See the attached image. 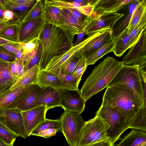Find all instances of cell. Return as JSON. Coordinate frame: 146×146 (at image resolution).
I'll return each instance as SVG.
<instances>
[{"label": "cell", "instance_id": "6da1fadb", "mask_svg": "<svg viewBox=\"0 0 146 146\" xmlns=\"http://www.w3.org/2000/svg\"><path fill=\"white\" fill-rule=\"evenodd\" d=\"M74 36L68 31L48 23L39 37L42 48L39 71L45 69L53 58L70 50L73 46Z\"/></svg>", "mask_w": 146, "mask_h": 146}, {"label": "cell", "instance_id": "7a4b0ae2", "mask_svg": "<svg viewBox=\"0 0 146 146\" xmlns=\"http://www.w3.org/2000/svg\"><path fill=\"white\" fill-rule=\"evenodd\" d=\"M123 65L122 61L108 56L100 62L86 78L80 91L86 101L107 87Z\"/></svg>", "mask_w": 146, "mask_h": 146}, {"label": "cell", "instance_id": "3957f363", "mask_svg": "<svg viewBox=\"0 0 146 146\" xmlns=\"http://www.w3.org/2000/svg\"><path fill=\"white\" fill-rule=\"evenodd\" d=\"M107 88L101 105L110 106L118 110L122 114L126 123L130 124L139 110L146 106L133 92L124 85Z\"/></svg>", "mask_w": 146, "mask_h": 146}, {"label": "cell", "instance_id": "277c9868", "mask_svg": "<svg viewBox=\"0 0 146 146\" xmlns=\"http://www.w3.org/2000/svg\"><path fill=\"white\" fill-rule=\"evenodd\" d=\"M146 83L138 65H123L107 87L124 85L133 92L146 106Z\"/></svg>", "mask_w": 146, "mask_h": 146}, {"label": "cell", "instance_id": "5b68a950", "mask_svg": "<svg viewBox=\"0 0 146 146\" xmlns=\"http://www.w3.org/2000/svg\"><path fill=\"white\" fill-rule=\"evenodd\" d=\"M96 115L106 122L110 127L107 132L108 139L114 145L120 139V136L129 128V124L126 123L122 114L118 110L110 106L101 105Z\"/></svg>", "mask_w": 146, "mask_h": 146}, {"label": "cell", "instance_id": "8992f818", "mask_svg": "<svg viewBox=\"0 0 146 146\" xmlns=\"http://www.w3.org/2000/svg\"><path fill=\"white\" fill-rule=\"evenodd\" d=\"M110 126L98 115L85 121L81 130L77 146H85L108 139L107 132Z\"/></svg>", "mask_w": 146, "mask_h": 146}, {"label": "cell", "instance_id": "52a82bcc", "mask_svg": "<svg viewBox=\"0 0 146 146\" xmlns=\"http://www.w3.org/2000/svg\"><path fill=\"white\" fill-rule=\"evenodd\" d=\"M61 130L70 146H77L80 131L85 123L80 114L64 111L60 118Z\"/></svg>", "mask_w": 146, "mask_h": 146}, {"label": "cell", "instance_id": "ba28073f", "mask_svg": "<svg viewBox=\"0 0 146 146\" xmlns=\"http://www.w3.org/2000/svg\"><path fill=\"white\" fill-rule=\"evenodd\" d=\"M0 120L19 137H28L24 126L21 111L17 108H0Z\"/></svg>", "mask_w": 146, "mask_h": 146}, {"label": "cell", "instance_id": "9c48e42d", "mask_svg": "<svg viewBox=\"0 0 146 146\" xmlns=\"http://www.w3.org/2000/svg\"><path fill=\"white\" fill-rule=\"evenodd\" d=\"M59 95L60 106L64 111L81 114L83 111L86 101L78 90L56 89Z\"/></svg>", "mask_w": 146, "mask_h": 146}, {"label": "cell", "instance_id": "30bf717a", "mask_svg": "<svg viewBox=\"0 0 146 146\" xmlns=\"http://www.w3.org/2000/svg\"><path fill=\"white\" fill-rule=\"evenodd\" d=\"M47 23L44 14L39 18L19 23V42L25 43L38 38Z\"/></svg>", "mask_w": 146, "mask_h": 146}, {"label": "cell", "instance_id": "8fae6325", "mask_svg": "<svg viewBox=\"0 0 146 146\" xmlns=\"http://www.w3.org/2000/svg\"><path fill=\"white\" fill-rule=\"evenodd\" d=\"M121 61L124 65H137L139 68L146 67V29L138 41L129 48Z\"/></svg>", "mask_w": 146, "mask_h": 146}, {"label": "cell", "instance_id": "7c38bea8", "mask_svg": "<svg viewBox=\"0 0 146 146\" xmlns=\"http://www.w3.org/2000/svg\"><path fill=\"white\" fill-rule=\"evenodd\" d=\"M124 15L117 12L98 13L86 27V35L89 36L95 32L105 28L113 29L116 23Z\"/></svg>", "mask_w": 146, "mask_h": 146}, {"label": "cell", "instance_id": "4fadbf2b", "mask_svg": "<svg viewBox=\"0 0 146 146\" xmlns=\"http://www.w3.org/2000/svg\"><path fill=\"white\" fill-rule=\"evenodd\" d=\"M48 110L46 106H40L21 111L24 126L28 137L38 125L46 120V114Z\"/></svg>", "mask_w": 146, "mask_h": 146}, {"label": "cell", "instance_id": "5bb4252c", "mask_svg": "<svg viewBox=\"0 0 146 146\" xmlns=\"http://www.w3.org/2000/svg\"><path fill=\"white\" fill-rule=\"evenodd\" d=\"M113 30L110 28L102 29L82 48V52L85 58L95 52L113 38Z\"/></svg>", "mask_w": 146, "mask_h": 146}, {"label": "cell", "instance_id": "9a60e30c", "mask_svg": "<svg viewBox=\"0 0 146 146\" xmlns=\"http://www.w3.org/2000/svg\"><path fill=\"white\" fill-rule=\"evenodd\" d=\"M101 31H97L89 36L85 38L79 44L73 46L66 53L61 56L53 58L49 63L45 70L52 72L58 75L60 66L70 57L83 48L85 45Z\"/></svg>", "mask_w": 146, "mask_h": 146}, {"label": "cell", "instance_id": "2e32d148", "mask_svg": "<svg viewBox=\"0 0 146 146\" xmlns=\"http://www.w3.org/2000/svg\"><path fill=\"white\" fill-rule=\"evenodd\" d=\"M36 84L41 88L77 90L63 82L57 74L45 69L39 71Z\"/></svg>", "mask_w": 146, "mask_h": 146}, {"label": "cell", "instance_id": "e0dca14e", "mask_svg": "<svg viewBox=\"0 0 146 146\" xmlns=\"http://www.w3.org/2000/svg\"><path fill=\"white\" fill-rule=\"evenodd\" d=\"M35 104L37 106H44L48 110L60 106L58 93L56 89L50 87H42L36 96Z\"/></svg>", "mask_w": 146, "mask_h": 146}, {"label": "cell", "instance_id": "ac0fdd59", "mask_svg": "<svg viewBox=\"0 0 146 146\" xmlns=\"http://www.w3.org/2000/svg\"><path fill=\"white\" fill-rule=\"evenodd\" d=\"M41 89L36 84L28 85L19 101L16 108L24 111L37 107L35 104L36 99Z\"/></svg>", "mask_w": 146, "mask_h": 146}, {"label": "cell", "instance_id": "d6986e66", "mask_svg": "<svg viewBox=\"0 0 146 146\" xmlns=\"http://www.w3.org/2000/svg\"><path fill=\"white\" fill-rule=\"evenodd\" d=\"M62 20L60 28L69 31L73 36L82 32L87 26L66 9H60Z\"/></svg>", "mask_w": 146, "mask_h": 146}, {"label": "cell", "instance_id": "ffe728a7", "mask_svg": "<svg viewBox=\"0 0 146 146\" xmlns=\"http://www.w3.org/2000/svg\"><path fill=\"white\" fill-rule=\"evenodd\" d=\"M27 86L10 89L0 95V108H16L19 101Z\"/></svg>", "mask_w": 146, "mask_h": 146}, {"label": "cell", "instance_id": "44dd1931", "mask_svg": "<svg viewBox=\"0 0 146 146\" xmlns=\"http://www.w3.org/2000/svg\"><path fill=\"white\" fill-rule=\"evenodd\" d=\"M45 2L46 4L59 9H74L88 17L91 16L94 12V8L96 3L93 5L82 6L72 1L45 0Z\"/></svg>", "mask_w": 146, "mask_h": 146}, {"label": "cell", "instance_id": "7402d4cb", "mask_svg": "<svg viewBox=\"0 0 146 146\" xmlns=\"http://www.w3.org/2000/svg\"><path fill=\"white\" fill-rule=\"evenodd\" d=\"M132 0H97L94 10L98 13L117 12Z\"/></svg>", "mask_w": 146, "mask_h": 146}, {"label": "cell", "instance_id": "603a6c76", "mask_svg": "<svg viewBox=\"0 0 146 146\" xmlns=\"http://www.w3.org/2000/svg\"><path fill=\"white\" fill-rule=\"evenodd\" d=\"M116 146H139L146 143V131L132 129Z\"/></svg>", "mask_w": 146, "mask_h": 146}, {"label": "cell", "instance_id": "cb8c5ba5", "mask_svg": "<svg viewBox=\"0 0 146 146\" xmlns=\"http://www.w3.org/2000/svg\"><path fill=\"white\" fill-rule=\"evenodd\" d=\"M127 30L128 28L113 37L114 45L113 52L116 56L121 57L130 48V39Z\"/></svg>", "mask_w": 146, "mask_h": 146}, {"label": "cell", "instance_id": "d4e9b609", "mask_svg": "<svg viewBox=\"0 0 146 146\" xmlns=\"http://www.w3.org/2000/svg\"><path fill=\"white\" fill-rule=\"evenodd\" d=\"M39 71V66L37 65H35L29 70L13 83L10 90H12L21 86L36 84Z\"/></svg>", "mask_w": 146, "mask_h": 146}, {"label": "cell", "instance_id": "484cf974", "mask_svg": "<svg viewBox=\"0 0 146 146\" xmlns=\"http://www.w3.org/2000/svg\"><path fill=\"white\" fill-rule=\"evenodd\" d=\"M37 1V0H32V1L26 4L15 5L11 3L9 0H8L5 9L12 11L19 23L23 21Z\"/></svg>", "mask_w": 146, "mask_h": 146}, {"label": "cell", "instance_id": "4316f807", "mask_svg": "<svg viewBox=\"0 0 146 146\" xmlns=\"http://www.w3.org/2000/svg\"><path fill=\"white\" fill-rule=\"evenodd\" d=\"M42 50V46L40 42L34 51L24 54L23 58L24 73L35 65L39 66Z\"/></svg>", "mask_w": 146, "mask_h": 146}, {"label": "cell", "instance_id": "83f0119b", "mask_svg": "<svg viewBox=\"0 0 146 146\" xmlns=\"http://www.w3.org/2000/svg\"><path fill=\"white\" fill-rule=\"evenodd\" d=\"M141 0H132L127 4L128 10L124 19L120 22L114 31L113 36L114 37L128 28L133 13Z\"/></svg>", "mask_w": 146, "mask_h": 146}, {"label": "cell", "instance_id": "f1b7e54d", "mask_svg": "<svg viewBox=\"0 0 146 146\" xmlns=\"http://www.w3.org/2000/svg\"><path fill=\"white\" fill-rule=\"evenodd\" d=\"M113 38L98 49L95 52L86 59V66L94 64L106 54L113 52L114 47Z\"/></svg>", "mask_w": 146, "mask_h": 146}, {"label": "cell", "instance_id": "f546056e", "mask_svg": "<svg viewBox=\"0 0 146 146\" xmlns=\"http://www.w3.org/2000/svg\"><path fill=\"white\" fill-rule=\"evenodd\" d=\"M12 62L0 59V85L11 86L15 81L11 72Z\"/></svg>", "mask_w": 146, "mask_h": 146}, {"label": "cell", "instance_id": "4dcf8cb0", "mask_svg": "<svg viewBox=\"0 0 146 146\" xmlns=\"http://www.w3.org/2000/svg\"><path fill=\"white\" fill-rule=\"evenodd\" d=\"M44 14L48 23L60 27H61L62 20L59 8L45 4Z\"/></svg>", "mask_w": 146, "mask_h": 146}, {"label": "cell", "instance_id": "1f68e13d", "mask_svg": "<svg viewBox=\"0 0 146 146\" xmlns=\"http://www.w3.org/2000/svg\"><path fill=\"white\" fill-rule=\"evenodd\" d=\"M83 55L82 48L60 66L59 73L63 75H72L80 59Z\"/></svg>", "mask_w": 146, "mask_h": 146}, {"label": "cell", "instance_id": "d6a6232c", "mask_svg": "<svg viewBox=\"0 0 146 146\" xmlns=\"http://www.w3.org/2000/svg\"><path fill=\"white\" fill-rule=\"evenodd\" d=\"M145 14H146V0H141L133 13L128 27V35Z\"/></svg>", "mask_w": 146, "mask_h": 146}, {"label": "cell", "instance_id": "836d02e7", "mask_svg": "<svg viewBox=\"0 0 146 146\" xmlns=\"http://www.w3.org/2000/svg\"><path fill=\"white\" fill-rule=\"evenodd\" d=\"M19 23H9L0 32V37L14 42H19Z\"/></svg>", "mask_w": 146, "mask_h": 146}, {"label": "cell", "instance_id": "e575fe53", "mask_svg": "<svg viewBox=\"0 0 146 146\" xmlns=\"http://www.w3.org/2000/svg\"><path fill=\"white\" fill-rule=\"evenodd\" d=\"M146 106L142 107L130 123L129 128L146 131Z\"/></svg>", "mask_w": 146, "mask_h": 146}, {"label": "cell", "instance_id": "d590c367", "mask_svg": "<svg viewBox=\"0 0 146 146\" xmlns=\"http://www.w3.org/2000/svg\"><path fill=\"white\" fill-rule=\"evenodd\" d=\"M146 14H145L128 35L130 39V48L138 41L142 33L146 29Z\"/></svg>", "mask_w": 146, "mask_h": 146}, {"label": "cell", "instance_id": "8d00e7d4", "mask_svg": "<svg viewBox=\"0 0 146 146\" xmlns=\"http://www.w3.org/2000/svg\"><path fill=\"white\" fill-rule=\"evenodd\" d=\"M61 123L60 119L46 120L38 125L32 132L30 135H36L38 132L48 129H55L58 131L61 130Z\"/></svg>", "mask_w": 146, "mask_h": 146}, {"label": "cell", "instance_id": "74e56055", "mask_svg": "<svg viewBox=\"0 0 146 146\" xmlns=\"http://www.w3.org/2000/svg\"><path fill=\"white\" fill-rule=\"evenodd\" d=\"M45 5V0H37L35 5L23 21L33 19L41 17L44 14Z\"/></svg>", "mask_w": 146, "mask_h": 146}, {"label": "cell", "instance_id": "f35d334b", "mask_svg": "<svg viewBox=\"0 0 146 146\" xmlns=\"http://www.w3.org/2000/svg\"><path fill=\"white\" fill-rule=\"evenodd\" d=\"M87 66L86 58L83 55L80 59L72 75L80 82L82 76L86 70Z\"/></svg>", "mask_w": 146, "mask_h": 146}, {"label": "cell", "instance_id": "ab89813d", "mask_svg": "<svg viewBox=\"0 0 146 146\" xmlns=\"http://www.w3.org/2000/svg\"><path fill=\"white\" fill-rule=\"evenodd\" d=\"M19 136L0 127V139L5 143L14 144L16 137Z\"/></svg>", "mask_w": 146, "mask_h": 146}, {"label": "cell", "instance_id": "60d3db41", "mask_svg": "<svg viewBox=\"0 0 146 146\" xmlns=\"http://www.w3.org/2000/svg\"><path fill=\"white\" fill-rule=\"evenodd\" d=\"M1 46L15 54L16 56L21 55L24 53V51L19 42H13L4 44Z\"/></svg>", "mask_w": 146, "mask_h": 146}, {"label": "cell", "instance_id": "b9f144b4", "mask_svg": "<svg viewBox=\"0 0 146 146\" xmlns=\"http://www.w3.org/2000/svg\"><path fill=\"white\" fill-rule=\"evenodd\" d=\"M60 78L64 83L71 85L77 90L80 82L72 75H63L60 73L58 75Z\"/></svg>", "mask_w": 146, "mask_h": 146}, {"label": "cell", "instance_id": "7bdbcfd3", "mask_svg": "<svg viewBox=\"0 0 146 146\" xmlns=\"http://www.w3.org/2000/svg\"><path fill=\"white\" fill-rule=\"evenodd\" d=\"M40 42L39 38L33 39L25 43H20L23 49L25 54L34 51Z\"/></svg>", "mask_w": 146, "mask_h": 146}, {"label": "cell", "instance_id": "ee69618b", "mask_svg": "<svg viewBox=\"0 0 146 146\" xmlns=\"http://www.w3.org/2000/svg\"><path fill=\"white\" fill-rule=\"evenodd\" d=\"M0 59L5 61L13 62L16 60L15 54L0 46Z\"/></svg>", "mask_w": 146, "mask_h": 146}, {"label": "cell", "instance_id": "f6af8a7d", "mask_svg": "<svg viewBox=\"0 0 146 146\" xmlns=\"http://www.w3.org/2000/svg\"><path fill=\"white\" fill-rule=\"evenodd\" d=\"M3 20L4 22L9 24L10 23V21H11L12 23H19L13 12L9 9H6L4 11Z\"/></svg>", "mask_w": 146, "mask_h": 146}, {"label": "cell", "instance_id": "bcb514c9", "mask_svg": "<svg viewBox=\"0 0 146 146\" xmlns=\"http://www.w3.org/2000/svg\"><path fill=\"white\" fill-rule=\"evenodd\" d=\"M58 131L55 129H48L42 131L37 133L35 136L45 138H48L56 135Z\"/></svg>", "mask_w": 146, "mask_h": 146}, {"label": "cell", "instance_id": "7dc6e473", "mask_svg": "<svg viewBox=\"0 0 146 146\" xmlns=\"http://www.w3.org/2000/svg\"><path fill=\"white\" fill-rule=\"evenodd\" d=\"M114 145L110 140L106 139L85 146H113Z\"/></svg>", "mask_w": 146, "mask_h": 146}, {"label": "cell", "instance_id": "c3c4849f", "mask_svg": "<svg viewBox=\"0 0 146 146\" xmlns=\"http://www.w3.org/2000/svg\"><path fill=\"white\" fill-rule=\"evenodd\" d=\"M17 60V75L16 80L14 82L22 76L24 73L23 59Z\"/></svg>", "mask_w": 146, "mask_h": 146}, {"label": "cell", "instance_id": "681fc988", "mask_svg": "<svg viewBox=\"0 0 146 146\" xmlns=\"http://www.w3.org/2000/svg\"><path fill=\"white\" fill-rule=\"evenodd\" d=\"M86 28L81 32L77 34V38L76 42L73 44V46L77 45L81 42L84 40V38H83L84 36L86 35Z\"/></svg>", "mask_w": 146, "mask_h": 146}, {"label": "cell", "instance_id": "f907efd6", "mask_svg": "<svg viewBox=\"0 0 146 146\" xmlns=\"http://www.w3.org/2000/svg\"><path fill=\"white\" fill-rule=\"evenodd\" d=\"M18 66V60L16 59L15 62H12L11 65V72L13 77L15 81L17 75V68ZM14 81V82H15Z\"/></svg>", "mask_w": 146, "mask_h": 146}, {"label": "cell", "instance_id": "816d5d0a", "mask_svg": "<svg viewBox=\"0 0 146 146\" xmlns=\"http://www.w3.org/2000/svg\"><path fill=\"white\" fill-rule=\"evenodd\" d=\"M32 0H9L10 2L15 5H24L28 4Z\"/></svg>", "mask_w": 146, "mask_h": 146}, {"label": "cell", "instance_id": "f5cc1de1", "mask_svg": "<svg viewBox=\"0 0 146 146\" xmlns=\"http://www.w3.org/2000/svg\"><path fill=\"white\" fill-rule=\"evenodd\" d=\"M11 86H6L0 85V95L3 93L10 89Z\"/></svg>", "mask_w": 146, "mask_h": 146}, {"label": "cell", "instance_id": "db71d44e", "mask_svg": "<svg viewBox=\"0 0 146 146\" xmlns=\"http://www.w3.org/2000/svg\"><path fill=\"white\" fill-rule=\"evenodd\" d=\"M14 42L9 41L0 37V46Z\"/></svg>", "mask_w": 146, "mask_h": 146}, {"label": "cell", "instance_id": "11a10c76", "mask_svg": "<svg viewBox=\"0 0 146 146\" xmlns=\"http://www.w3.org/2000/svg\"><path fill=\"white\" fill-rule=\"evenodd\" d=\"M9 24L8 23L3 21H0V32L7 25Z\"/></svg>", "mask_w": 146, "mask_h": 146}, {"label": "cell", "instance_id": "9f6ffc18", "mask_svg": "<svg viewBox=\"0 0 146 146\" xmlns=\"http://www.w3.org/2000/svg\"><path fill=\"white\" fill-rule=\"evenodd\" d=\"M6 10V9H5L0 7V21H3V14L4 11Z\"/></svg>", "mask_w": 146, "mask_h": 146}, {"label": "cell", "instance_id": "6f0895ef", "mask_svg": "<svg viewBox=\"0 0 146 146\" xmlns=\"http://www.w3.org/2000/svg\"><path fill=\"white\" fill-rule=\"evenodd\" d=\"M0 127L6 129L9 131L13 133V134L16 135L12 132L8 128H7L5 125L2 123L0 120ZM18 136V135H17Z\"/></svg>", "mask_w": 146, "mask_h": 146}, {"label": "cell", "instance_id": "680465c9", "mask_svg": "<svg viewBox=\"0 0 146 146\" xmlns=\"http://www.w3.org/2000/svg\"><path fill=\"white\" fill-rule=\"evenodd\" d=\"M8 0H0V3L3 7L5 9V7L7 5Z\"/></svg>", "mask_w": 146, "mask_h": 146}, {"label": "cell", "instance_id": "91938a15", "mask_svg": "<svg viewBox=\"0 0 146 146\" xmlns=\"http://www.w3.org/2000/svg\"><path fill=\"white\" fill-rule=\"evenodd\" d=\"M0 146H13V144H6L0 139Z\"/></svg>", "mask_w": 146, "mask_h": 146}, {"label": "cell", "instance_id": "94428289", "mask_svg": "<svg viewBox=\"0 0 146 146\" xmlns=\"http://www.w3.org/2000/svg\"><path fill=\"white\" fill-rule=\"evenodd\" d=\"M139 146H146V143L142 144Z\"/></svg>", "mask_w": 146, "mask_h": 146}, {"label": "cell", "instance_id": "6125c7cd", "mask_svg": "<svg viewBox=\"0 0 146 146\" xmlns=\"http://www.w3.org/2000/svg\"><path fill=\"white\" fill-rule=\"evenodd\" d=\"M0 7L2 8H4L1 5V3H0Z\"/></svg>", "mask_w": 146, "mask_h": 146}, {"label": "cell", "instance_id": "be15d7a7", "mask_svg": "<svg viewBox=\"0 0 146 146\" xmlns=\"http://www.w3.org/2000/svg\"></svg>", "mask_w": 146, "mask_h": 146}]
</instances>
